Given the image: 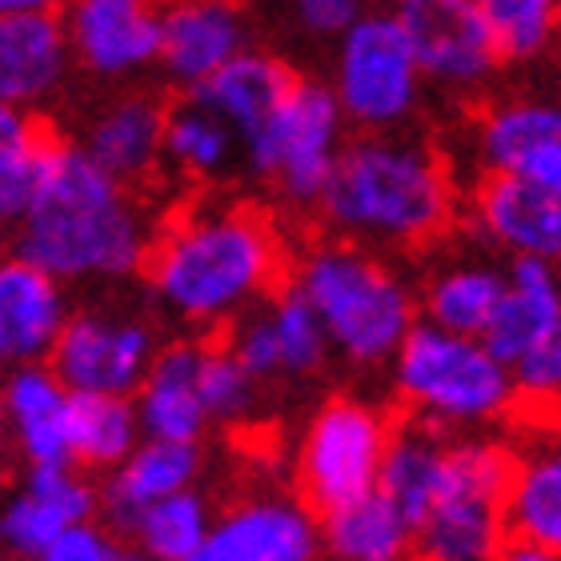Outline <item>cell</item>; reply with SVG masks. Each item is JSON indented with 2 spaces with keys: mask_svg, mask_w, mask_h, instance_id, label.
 <instances>
[{
  "mask_svg": "<svg viewBox=\"0 0 561 561\" xmlns=\"http://www.w3.org/2000/svg\"><path fill=\"white\" fill-rule=\"evenodd\" d=\"M517 398L541 401V405H561V321L526 362L514 365Z\"/></svg>",
  "mask_w": 561,
  "mask_h": 561,
  "instance_id": "cell-37",
  "label": "cell"
},
{
  "mask_svg": "<svg viewBox=\"0 0 561 561\" xmlns=\"http://www.w3.org/2000/svg\"><path fill=\"white\" fill-rule=\"evenodd\" d=\"M514 454L485 437L445 445L442 481L413 529L421 561H490L510 538L505 490Z\"/></svg>",
  "mask_w": 561,
  "mask_h": 561,
  "instance_id": "cell-6",
  "label": "cell"
},
{
  "mask_svg": "<svg viewBox=\"0 0 561 561\" xmlns=\"http://www.w3.org/2000/svg\"><path fill=\"white\" fill-rule=\"evenodd\" d=\"M561 321V270L538 257H510L505 293L481 333L485 350L514 369Z\"/></svg>",
  "mask_w": 561,
  "mask_h": 561,
  "instance_id": "cell-21",
  "label": "cell"
},
{
  "mask_svg": "<svg viewBox=\"0 0 561 561\" xmlns=\"http://www.w3.org/2000/svg\"><path fill=\"white\" fill-rule=\"evenodd\" d=\"M317 209L341 241L421 249L454 225L457 193L433 145L401 133H362L341 145Z\"/></svg>",
  "mask_w": 561,
  "mask_h": 561,
  "instance_id": "cell-3",
  "label": "cell"
},
{
  "mask_svg": "<svg viewBox=\"0 0 561 561\" xmlns=\"http://www.w3.org/2000/svg\"><path fill=\"white\" fill-rule=\"evenodd\" d=\"M445 430L430 421H401L389 433L386 457H381V473H377V493L398 510L413 529L430 510L437 481H442L445 461Z\"/></svg>",
  "mask_w": 561,
  "mask_h": 561,
  "instance_id": "cell-28",
  "label": "cell"
},
{
  "mask_svg": "<svg viewBox=\"0 0 561 561\" xmlns=\"http://www.w3.org/2000/svg\"><path fill=\"white\" fill-rule=\"evenodd\" d=\"M113 541L117 538L105 526H96V517H89V522H72L60 529L33 561H105Z\"/></svg>",
  "mask_w": 561,
  "mask_h": 561,
  "instance_id": "cell-38",
  "label": "cell"
},
{
  "mask_svg": "<svg viewBox=\"0 0 561 561\" xmlns=\"http://www.w3.org/2000/svg\"><path fill=\"white\" fill-rule=\"evenodd\" d=\"M505 293V270L493 261L461 257L445 261L425 277L417 293V321L461 333V337H481L490 325L493 309Z\"/></svg>",
  "mask_w": 561,
  "mask_h": 561,
  "instance_id": "cell-27",
  "label": "cell"
},
{
  "mask_svg": "<svg viewBox=\"0 0 561 561\" xmlns=\"http://www.w3.org/2000/svg\"><path fill=\"white\" fill-rule=\"evenodd\" d=\"M293 84H297V72L285 60L273 57V53L245 48L213 77H205L197 89H188V96L209 113H217L237 133V140H249L277 113V105L289 96Z\"/></svg>",
  "mask_w": 561,
  "mask_h": 561,
  "instance_id": "cell-23",
  "label": "cell"
},
{
  "mask_svg": "<svg viewBox=\"0 0 561 561\" xmlns=\"http://www.w3.org/2000/svg\"><path fill=\"white\" fill-rule=\"evenodd\" d=\"M301 293L329 337V350L353 365H389L417 325V293L389 261L353 241L313 245L293 270Z\"/></svg>",
  "mask_w": 561,
  "mask_h": 561,
  "instance_id": "cell-4",
  "label": "cell"
},
{
  "mask_svg": "<svg viewBox=\"0 0 561 561\" xmlns=\"http://www.w3.org/2000/svg\"><path fill=\"white\" fill-rule=\"evenodd\" d=\"M505 526L510 538L534 541L561 558V437H546L514 454Z\"/></svg>",
  "mask_w": 561,
  "mask_h": 561,
  "instance_id": "cell-26",
  "label": "cell"
},
{
  "mask_svg": "<svg viewBox=\"0 0 561 561\" xmlns=\"http://www.w3.org/2000/svg\"><path fill=\"white\" fill-rule=\"evenodd\" d=\"M197 478H201V445L140 437L133 445V454L121 466L108 469L101 505H105L113 529L121 534V529L129 526L133 514H140L145 505L161 502L169 493L193 490Z\"/></svg>",
  "mask_w": 561,
  "mask_h": 561,
  "instance_id": "cell-25",
  "label": "cell"
},
{
  "mask_svg": "<svg viewBox=\"0 0 561 561\" xmlns=\"http://www.w3.org/2000/svg\"><path fill=\"white\" fill-rule=\"evenodd\" d=\"M558 45H561V41H558Z\"/></svg>",
  "mask_w": 561,
  "mask_h": 561,
  "instance_id": "cell-44",
  "label": "cell"
},
{
  "mask_svg": "<svg viewBox=\"0 0 561 561\" xmlns=\"http://www.w3.org/2000/svg\"><path fill=\"white\" fill-rule=\"evenodd\" d=\"M57 133L33 108L0 101V221L16 225L33 197Z\"/></svg>",
  "mask_w": 561,
  "mask_h": 561,
  "instance_id": "cell-32",
  "label": "cell"
},
{
  "mask_svg": "<svg viewBox=\"0 0 561 561\" xmlns=\"http://www.w3.org/2000/svg\"><path fill=\"white\" fill-rule=\"evenodd\" d=\"M4 437L24 466H72V393L48 365H24L0 381Z\"/></svg>",
  "mask_w": 561,
  "mask_h": 561,
  "instance_id": "cell-19",
  "label": "cell"
},
{
  "mask_svg": "<svg viewBox=\"0 0 561 561\" xmlns=\"http://www.w3.org/2000/svg\"><path fill=\"white\" fill-rule=\"evenodd\" d=\"M69 313V289L53 273L16 249L0 253V374L45 365Z\"/></svg>",
  "mask_w": 561,
  "mask_h": 561,
  "instance_id": "cell-15",
  "label": "cell"
},
{
  "mask_svg": "<svg viewBox=\"0 0 561 561\" xmlns=\"http://www.w3.org/2000/svg\"><path fill=\"white\" fill-rule=\"evenodd\" d=\"M101 493L77 466H33L16 493L0 502V550L33 561L72 522H89Z\"/></svg>",
  "mask_w": 561,
  "mask_h": 561,
  "instance_id": "cell-17",
  "label": "cell"
},
{
  "mask_svg": "<svg viewBox=\"0 0 561 561\" xmlns=\"http://www.w3.org/2000/svg\"><path fill=\"white\" fill-rule=\"evenodd\" d=\"M321 550L333 561H410L413 526L377 490L317 517Z\"/></svg>",
  "mask_w": 561,
  "mask_h": 561,
  "instance_id": "cell-29",
  "label": "cell"
},
{
  "mask_svg": "<svg viewBox=\"0 0 561 561\" xmlns=\"http://www.w3.org/2000/svg\"><path fill=\"white\" fill-rule=\"evenodd\" d=\"M329 89L345 125H357L362 133H398L417 113L425 77L393 12H362L337 36Z\"/></svg>",
  "mask_w": 561,
  "mask_h": 561,
  "instance_id": "cell-8",
  "label": "cell"
},
{
  "mask_svg": "<svg viewBox=\"0 0 561 561\" xmlns=\"http://www.w3.org/2000/svg\"><path fill=\"white\" fill-rule=\"evenodd\" d=\"M65 36L72 65L101 81H125L157 65L161 4L157 0H65Z\"/></svg>",
  "mask_w": 561,
  "mask_h": 561,
  "instance_id": "cell-12",
  "label": "cell"
},
{
  "mask_svg": "<svg viewBox=\"0 0 561 561\" xmlns=\"http://www.w3.org/2000/svg\"><path fill=\"white\" fill-rule=\"evenodd\" d=\"M65 0H0V12H57Z\"/></svg>",
  "mask_w": 561,
  "mask_h": 561,
  "instance_id": "cell-41",
  "label": "cell"
},
{
  "mask_svg": "<svg viewBox=\"0 0 561 561\" xmlns=\"http://www.w3.org/2000/svg\"><path fill=\"white\" fill-rule=\"evenodd\" d=\"M209 526L213 510L205 502V493H197V485H193V490L169 493L161 502L145 505L140 514L129 517L121 538L133 541L149 561H193Z\"/></svg>",
  "mask_w": 561,
  "mask_h": 561,
  "instance_id": "cell-31",
  "label": "cell"
},
{
  "mask_svg": "<svg viewBox=\"0 0 561 561\" xmlns=\"http://www.w3.org/2000/svg\"><path fill=\"white\" fill-rule=\"evenodd\" d=\"M393 21L410 41L421 77L449 93H473L505 65L478 0H393Z\"/></svg>",
  "mask_w": 561,
  "mask_h": 561,
  "instance_id": "cell-10",
  "label": "cell"
},
{
  "mask_svg": "<svg viewBox=\"0 0 561 561\" xmlns=\"http://www.w3.org/2000/svg\"><path fill=\"white\" fill-rule=\"evenodd\" d=\"M133 398L121 393H72V466L108 473L140 442Z\"/></svg>",
  "mask_w": 561,
  "mask_h": 561,
  "instance_id": "cell-33",
  "label": "cell"
},
{
  "mask_svg": "<svg viewBox=\"0 0 561 561\" xmlns=\"http://www.w3.org/2000/svg\"><path fill=\"white\" fill-rule=\"evenodd\" d=\"M289 9L305 33L341 36L362 16V0H289Z\"/></svg>",
  "mask_w": 561,
  "mask_h": 561,
  "instance_id": "cell-39",
  "label": "cell"
},
{
  "mask_svg": "<svg viewBox=\"0 0 561 561\" xmlns=\"http://www.w3.org/2000/svg\"><path fill=\"white\" fill-rule=\"evenodd\" d=\"M478 157L485 173L529 181L561 197V101L505 96L478 121Z\"/></svg>",
  "mask_w": 561,
  "mask_h": 561,
  "instance_id": "cell-14",
  "label": "cell"
},
{
  "mask_svg": "<svg viewBox=\"0 0 561 561\" xmlns=\"http://www.w3.org/2000/svg\"><path fill=\"white\" fill-rule=\"evenodd\" d=\"M197 362L201 341H173L157 350L149 374L133 389V410H137L145 437L201 445V437L213 430L205 401H201Z\"/></svg>",
  "mask_w": 561,
  "mask_h": 561,
  "instance_id": "cell-22",
  "label": "cell"
},
{
  "mask_svg": "<svg viewBox=\"0 0 561 561\" xmlns=\"http://www.w3.org/2000/svg\"><path fill=\"white\" fill-rule=\"evenodd\" d=\"M341 145H345V117L333 89L297 77L277 113L253 137L241 140V157L249 173L270 181L289 205L317 209L341 157Z\"/></svg>",
  "mask_w": 561,
  "mask_h": 561,
  "instance_id": "cell-7",
  "label": "cell"
},
{
  "mask_svg": "<svg viewBox=\"0 0 561 561\" xmlns=\"http://www.w3.org/2000/svg\"><path fill=\"white\" fill-rule=\"evenodd\" d=\"M261 309L270 317L273 341H277L280 374L309 377L329 362L333 350H329L325 329H321V321H317V313L309 309V301H305L293 285H285V289H277L273 297H265Z\"/></svg>",
  "mask_w": 561,
  "mask_h": 561,
  "instance_id": "cell-35",
  "label": "cell"
},
{
  "mask_svg": "<svg viewBox=\"0 0 561 561\" xmlns=\"http://www.w3.org/2000/svg\"><path fill=\"white\" fill-rule=\"evenodd\" d=\"M245 48L249 21L237 0H169V4H161L157 65L185 93Z\"/></svg>",
  "mask_w": 561,
  "mask_h": 561,
  "instance_id": "cell-16",
  "label": "cell"
},
{
  "mask_svg": "<svg viewBox=\"0 0 561 561\" xmlns=\"http://www.w3.org/2000/svg\"><path fill=\"white\" fill-rule=\"evenodd\" d=\"M502 60L529 65L561 41V0H478Z\"/></svg>",
  "mask_w": 561,
  "mask_h": 561,
  "instance_id": "cell-34",
  "label": "cell"
},
{
  "mask_svg": "<svg viewBox=\"0 0 561 561\" xmlns=\"http://www.w3.org/2000/svg\"><path fill=\"white\" fill-rule=\"evenodd\" d=\"M393 421L357 398H333L305 425L297 449V485L301 502L313 514L345 505L377 490L381 457H386Z\"/></svg>",
  "mask_w": 561,
  "mask_h": 561,
  "instance_id": "cell-9",
  "label": "cell"
},
{
  "mask_svg": "<svg viewBox=\"0 0 561 561\" xmlns=\"http://www.w3.org/2000/svg\"><path fill=\"white\" fill-rule=\"evenodd\" d=\"M157 333L145 317L81 309L69 313L57 345L48 353V369L69 393H121L133 398L140 377L157 357Z\"/></svg>",
  "mask_w": 561,
  "mask_h": 561,
  "instance_id": "cell-11",
  "label": "cell"
},
{
  "mask_svg": "<svg viewBox=\"0 0 561 561\" xmlns=\"http://www.w3.org/2000/svg\"><path fill=\"white\" fill-rule=\"evenodd\" d=\"M490 561H561V558H553L550 550H541V546H534V541L505 538V546L497 553H493Z\"/></svg>",
  "mask_w": 561,
  "mask_h": 561,
  "instance_id": "cell-40",
  "label": "cell"
},
{
  "mask_svg": "<svg viewBox=\"0 0 561 561\" xmlns=\"http://www.w3.org/2000/svg\"><path fill=\"white\" fill-rule=\"evenodd\" d=\"M321 522L301 497L261 493L213 517L193 561H321Z\"/></svg>",
  "mask_w": 561,
  "mask_h": 561,
  "instance_id": "cell-13",
  "label": "cell"
},
{
  "mask_svg": "<svg viewBox=\"0 0 561 561\" xmlns=\"http://www.w3.org/2000/svg\"><path fill=\"white\" fill-rule=\"evenodd\" d=\"M473 225L510 257H538L561 270V197L517 176L485 173L473 193Z\"/></svg>",
  "mask_w": 561,
  "mask_h": 561,
  "instance_id": "cell-18",
  "label": "cell"
},
{
  "mask_svg": "<svg viewBox=\"0 0 561 561\" xmlns=\"http://www.w3.org/2000/svg\"><path fill=\"white\" fill-rule=\"evenodd\" d=\"M140 273L173 321L217 329L233 325L277 293L285 245L265 213L249 205H201L152 229Z\"/></svg>",
  "mask_w": 561,
  "mask_h": 561,
  "instance_id": "cell-2",
  "label": "cell"
},
{
  "mask_svg": "<svg viewBox=\"0 0 561 561\" xmlns=\"http://www.w3.org/2000/svg\"><path fill=\"white\" fill-rule=\"evenodd\" d=\"M237 152H241L237 133L217 113L197 105L193 96L173 108H164L161 157L173 164L176 173L193 176V181H213V176L229 173Z\"/></svg>",
  "mask_w": 561,
  "mask_h": 561,
  "instance_id": "cell-30",
  "label": "cell"
},
{
  "mask_svg": "<svg viewBox=\"0 0 561 561\" xmlns=\"http://www.w3.org/2000/svg\"><path fill=\"white\" fill-rule=\"evenodd\" d=\"M164 140V105L149 93L117 96L89 121L81 149L93 157L108 176L125 185H140L157 173Z\"/></svg>",
  "mask_w": 561,
  "mask_h": 561,
  "instance_id": "cell-24",
  "label": "cell"
},
{
  "mask_svg": "<svg viewBox=\"0 0 561 561\" xmlns=\"http://www.w3.org/2000/svg\"><path fill=\"white\" fill-rule=\"evenodd\" d=\"M105 561H149L145 553L133 546V541H125V538H117L113 541V550H108V558Z\"/></svg>",
  "mask_w": 561,
  "mask_h": 561,
  "instance_id": "cell-42",
  "label": "cell"
},
{
  "mask_svg": "<svg viewBox=\"0 0 561 561\" xmlns=\"http://www.w3.org/2000/svg\"><path fill=\"white\" fill-rule=\"evenodd\" d=\"M197 386H201V401H205V413H209V425H237V421H245L253 413V405H257L261 381L249 377V369L229 353V345L201 341Z\"/></svg>",
  "mask_w": 561,
  "mask_h": 561,
  "instance_id": "cell-36",
  "label": "cell"
},
{
  "mask_svg": "<svg viewBox=\"0 0 561 561\" xmlns=\"http://www.w3.org/2000/svg\"><path fill=\"white\" fill-rule=\"evenodd\" d=\"M152 221L133 185L108 176L72 140H53L33 197L12 225V249L60 285L140 273Z\"/></svg>",
  "mask_w": 561,
  "mask_h": 561,
  "instance_id": "cell-1",
  "label": "cell"
},
{
  "mask_svg": "<svg viewBox=\"0 0 561 561\" xmlns=\"http://www.w3.org/2000/svg\"><path fill=\"white\" fill-rule=\"evenodd\" d=\"M69 72L72 48L57 12H0V101L36 113Z\"/></svg>",
  "mask_w": 561,
  "mask_h": 561,
  "instance_id": "cell-20",
  "label": "cell"
},
{
  "mask_svg": "<svg viewBox=\"0 0 561 561\" xmlns=\"http://www.w3.org/2000/svg\"><path fill=\"white\" fill-rule=\"evenodd\" d=\"M0 442H4V405H0Z\"/></svg>",
  "mask_w": 561,
  "mask_h": 561,
  "instance_id": "cell-43",
  "label": "cell"
},
{
  "mask_svg": "<svg viewBox=\"0 0 561 561\" xmlns=\"http://www.w3.org/2000/svg\"><path fill=\"white\" fill-rule=\"evenodd\" d=\"M398 398L437 430H481L514 410V369L485 350L481 337H461L417 321L393 353Z\"/></svg>",
  "mask_w": 561,
  "mask_h": 561,
  "instance_id": "cell-5",
  "label": "cell"
}]
</instances>
